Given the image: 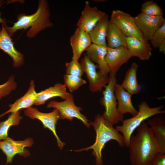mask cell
I'll use <instances>...</instances> for the list:
<instances>
[{
  "instance_id": "cell-1",
  "label": "cell",
  "mask_w": 165,
  "mask_h": 165,
  "mask_svg": "<svg viewBox=\"0 0 165 165\" xmlns=\"http://www.w3.org/2000/svg\"><path fill=\"white\" fill-rule=\"evenodd\" d=\"M137 129L130 137L128 148L130 162L132 165H149L160 152L159 145L146 122H143Z\"/></svg>"
},
{
  "instance_id": "cell-2",
  "label": "cell",
  "mask_w": 165,
  "mask_h": 165,
  "mask_svg": "<svg viewBox=\"0 0 165 165\" xmlns=\"http://www.w3.org/2000/svg\"><path fill=\"white\" fill-rule=\"evenodd\" d=\"M51 13L49 4L46 0H39L36 11L34 13L27 15L25 13L19 14L17 21L11 27L4 25L9 35L11 37L17 31L30 28L27 32L26 36L29 38L35 37L40 31L46 28L53 26V23L50 20Z\"/></svg>"
},
{
  "instance_id": "cell-3",
  "label": "cell",
  "mask_w": 165,
  "mask_h": 165,
  "mask_svg": "<svg viewBox=\"0 0 165 165\" xmlns=\"http://www.w3.org/2000/svg\"><path fill=\"white\" fill-rule=\"evenodd\" d=\"M90 123L94 127L96 133L94 143L90 146L74 151L80 152L92 149V154L95 158L96 165H103L102 151L105 144L113 140L116 141L119 146L123 147L125 146L123 137L113 125L104 119L102 115L98 114L94 121L90 122Z\"/></svg>"
},
{
  "instance_id": "cell-4",
  "label": "cell",
  "mask_w": 165,
  "mask_h": 165,
  "mask_svg": "<svg viewBox=\"0 0 165 165\" xmlns=\"http://www.w3.org/2000/svg\"><path fill=\"white\" fill-rule=\"evenodd\" d=\"M137 114L132 118L123 119L121 121V125L116 127L115 128L121 133L123 137L125 146L128 148L130 137L134 131L143 122L147 119L158 114H163L165 110H163V105L151 108L147 102L143 101L138 105Z\"/></svg>"
},
{
  "instance_id": "cell-5",
  "label": "cell",
  "mask_w": 165,
  "mask_h": 165,
  "mask_svg": "<svg viewBox=\"0 0 165 165\" xmlns=\"http://www.w3.org/2000/svg\"><path fill=\"white\" fill-rule=\"evenodd\" d=\"M116 73L110 72L109 81L103 91V97L100 100L101 105L103 106L105 111L102 115L107 122L114 126L123 119V115L118 112L117 102L114 94V87L116 83Z\"/></svg>"
},
{
  "instance_id": "cell-6",
  "label": "cell",
  "mask_w": 165,
  "mask_h": 165,
  "mask_svg": "<svg viewBox=\"0 0 165 165\" xmlns=\"http://www.w3.org/2000/svg\"><path fill=\"white\" fill-rule=\"evenodd\" d=\"M46 107L57 109L61 119L71 121L74 118H76L81 121L87 128L90 126L89 120L81 113L82 108L75 104L73 95L61 102L51 100L48 103Z\"/></svg>"
},
{
  "instance_id": "cell-7",
  "label": "cell",
  "mask_w": 165,
  "mask_h": 165,
  "mask_svg": "<svg viewBox=\"0 0 165 165\" xmlns=\"http://www.w3.org/2000/svg\"><path fill=\"white\" fill-rule=\"evenodd\" d=\"M80 63L88 80L90 90L94 93L101 91L102 88L108 83L109 76L99 71H97V66L92 61L86 54L81 59Z\"/></svg>"
},
{
  "instance_id": "cell-8",
  "label": "cell",
  "mask_w": 165,
  "mask_h": 165,
  "mask_svg": "<svg viewBox=\"0 0 165 165\" xmlns=\"http://www.w3.org/2000/svg\"><path fill=\"white\" fill-rule=\"evenodd\" d=\"M24 113L30 119L39 120L42 123L44 127L51 131L57 139L58 147L61 150L63 149L65 144L60 140L56 131L57 122L61 119L59 113L57 109H54L50 112L43 113L39 111L37 108L31 107L26 109Z\"/></svg>"
},
{
  "instance_id": "cell-9",
  "label": "cell",
  "mask_w": 165,
  "mask_h": 165,
  "mask_svg": "<svg viewBox=\"0 0 165 165\" xmlns=\"http://www.w3.org/2000/svg\"><path fill=\"white\" fill-rule=\"evenodd\" d=\"M110 20L115 24L127 37L146 40L138 29L134 17L128 13L119 10H113Z\"/></svg>"
},
{
  "instance_id": "cell-10",
  "label": "cell",
  "mask_w": 165,
  "mask_h": 165,
  "mask_svg": "<svg viewBox=\"0 0 165 165\" xmlns=\"http://www.w3.org/2000/svg\"><path fill=\"white\" fill-rule=\"evenodd\" d=\"M33 144V139L30 138L17 141L8 137L3 141H0V149L6 156V165L11 163L13 158L17 154L23 156H28L30 153L25 148L31 147Z\"/></svg>"
},
{
  "instance_id": "cell-11",
  "label": "cell",
  "mask_w": 165,
  "mask_h": 165,
  "mask_svg": "<svg viewBox=\"0 0 165 165\" xmlns=\"http://www.w3.org/2000/svg\"><path fill=\"white\" fill-rule=\"evenodd\" d=\"M134 19L138 29L148 41H150L156 31L165 22L163 16H149L141 13Z\"/></svg>"
},
{
  "instance_id": "cell-12",
  "label": "cell",
  "mask_w": 165,
  "mask_h": 165,
  "mask_svg": "<svg viewBox=\"0 0 165 165\" xmlns=\"http://www.w3.org/2000/svg\"><path fill=\"white\" fill-rule=\"evenodd\" d=\"M106 15L97 7H91L88 1L85 2L83 10L77 23V28L89 33L97 23Z\"/></svg>"
},
{
  "instance_id": "cell-13",
  "label": "cell",
  "mask_w": 165,
  "mask_h": 165,
  "mask_svg": "<svg viewBox=\"0 0 165 165\" xmlns=\"http://www.w3.org/2000/svg\"><path fill=\"white\" fill-rule=\"evenodd\" d=\"M132 57L133 56L127 47H107L105 61L110 72L116 73L121 66Z\"/></svg>"
},
{
  "instance_id": "cell-14",
  "label": "cell",
  "mask_w": 165,
  "mask_h": 165,
  "mask_svg": "<svg viewBox=\"0 0 165 165\" xmlns=\"http://www.w3.org/2000/svg\"><path fill=\"white\" fill-rule=\"evenodd\" d=\"M13 39L9 35L3 24L0 32V49L8 54L13 59L14 68H19L24 64V56L15 47Z\"/></svg>"
},
{
  "instance_id": "cell-15",
  "label": "cell",
  "mask_w": 165,
  "mask_h": 165,
  "mask_svg": "<svg viewBox=\"0 0 165 165\" xmlns=\"http://www.w3.org/2000/svg\"><path fill=\"white\" fill-rule=\"evenodd\" d=\"M70 42L72 50V59L77 61L92 44L89 33L78 28L71 37Z\"/></svg>"
},
{
  "instance_id": "cell-16",
  "label": "cell",
  "mask_w": 165,
  "mask_h": 165,
  "mask_svg": "<svg viewBox=\"0 0 165 165\" xmlns=\"http://www.w3.org/2000/svg\"><path fill=\"white\" fill-rule=\"evenodd\" d=\"M114 93L117 102V108L119 112L121 115L128 113L132 116L136 115L138 111L134 106L131 99L132 95L126 91L121 84H115Z\"/></svg>"
},
{
  "instance_id": "cell-17",
  "label": "cell",
  "mask_w": 165,
  "mask_h": 165,
  "mask_svg": "<svg viewBox=\"0 0 165 165\" xmlns=\"http://www.w3.org/2000/svg\"><path fill=\"white\" fill-rule=\"evenodd\" d=\"M127 47L133 57L142 61L148 60L152 55L151 45L146 40H142L135 37H126Z\"/></svg>"
},
{
  "instance_id": "cell-18",
  "label": "cell",
  "mask_w": 165,
  "mask_h": 165,
  "mask_svg": "<svg viewBox=\"0 0 165 165\" xmlns=\"http://www.w3.org/2000/svg\"><path fill=\"white\" fill-rule=\"evenodd\" d=\"M35 86L34 81L31 80L26 93L22 97L16 100L13 104L9 105V109L0 115V118L8 113L17 112L23 108L27 109L34 104L38 94V93L35 90Z\"/></svg>"
},
{
  "instance_id": "cell-19",
  "label": "cell",
  "mask_w": 165,
  "mask_h": 165,
  "mask_svg": "<svg viewBox=\"0 0 165 165\" xmlns=\"http://www.w3.org/2000/svg\"><path fill=\"white\" fill-rule=\"evenodd\" d=\"M72 95L67 91L64 84L57 83L54 86L38 93L34 104L36 105H43L47 100L56 97L65 100Z\"/></svg>"
},
{
  "instance_id": "cell-20",
  "label": "cell",
  "mask_w": 165,
  "mask_h": 165,
  "mask_svg": "<svg viewBox=\"0 0 165 165\" xmlns=\"http://www.w3.org/2000/svg\"><path fill=\"white\" fill-rule=\"evenodd\" d=\"M86 51L85 54L92 61L97 64L99 71L108 75L110 71L105 61L107 47L92 43Z\"/></svg>"
},
{
  "instance_id": "cell-21",
  "label": "cell",
  "mask_w": 165,
  "mask_h": 165,
  "mask_svg": "<svg viewBox=\"0 0 165 165\" xmlns=\"http://www.w3.org/2000/svg\"><path fill=\"white\" fill-rule=\"evenodd\" d=\"M160 148V152H165V116L158 114L149 119L147 123Z\"/></svg>"
},
{
  "instance_id": "cell-22",
  "label": "cell",
  "mask_w": 165,
  "mask_h": 165,
  "mask_svg": "<svg viewBox=\"0 0 165 165\" xmlns=\"http://www.w3.org/2000/svg\"><path fill=\"white\" fill-rule=\"evenodd\" d=\"M109 22L108 16L106 14L89 33L92 43L107 47L106 38Z\"/></svg>"
},
{
  "instance_id": "cell-23",
  "label": "cell",
  "mask_w": 165,
  "mask_h": 165,
  "mask_svg": "<svg viewBox=\"0 0 165 165\" xmlns=\"http://www.w3.org/2000/svg\"><path fill=\"white\" fill-rule=\"evenodd\" d=\"M126 37L121 30L109 20L106 38L107 47L112 48L121 46L127 47Z\"/></svg>"
},
{
  "instance_id": "cell-24",
  "label": "cell",
  "mask_w": 165,
  "mask_h": 165,
  "mask_svg": "<svg viewBox=\"0 0 165 165\" xmlns=\"http://www.w3.org/2000/svg\"><path fill=\"white\" fill-rule=\"evenodd\" d=\"M138 67L136 63H132L130 68L127 72L121 84L123 88L132 95L138 94L141 89V86L138 83L137 78Z\"/></svg>"
},
{
  "instance_id": "cell-25",
  "label": "cell",
  "mask_w": 165,
  "mask_h": 165,
  "mask_svg": "<svg viewBox=\"0 0 165 165\" xmlns=\"http://www.w3.org/2000/svg\"><path fill=\"white\" fill-rule=\"evenodd\" d=\"M22 118L19 111L11 113L6 120L0 122V141L8 137V133L9 128L13 126L18 125Z\"/></svg>"
},
{
  "instance_id": "cell-26",
  "label": "cell",
  "mask_w": 165,
  "mask_h": 165,
  "mask_svg": "<svg viewBox=\"0 0 165 165\" xmlns=\"http://www.w3.org/2000/svg\"><path fill=\"white\" fill-rule=\"evenodd\" d=\"M141 13L148 15L163 16V11L161 8L157 3L152 0H148L143 3L141 5Z\"/></svg>"
},
{
  "instance_id": "cell-27",
  "label": "cell",
  "mask_w": 165,
  "mask_h": 165,
  "mask_svg": "<svg viewBox=\"0 0 165 165\" xmlns=\"http://www.w3.org/2000/svg\"><path fill=\"white\" fill-rule=\"evenodd\" d=\"M64 85L71 92H73L86 83V81L81 77L67 74L64 75Z\"/></svg>"
},
{
  "instance_id": "cell-28",
  "label": "cell",
  "mask_w": 165,
  "mask_h": 165,
  "mask_svg": "<svg viewBox=\"0 0 165 165\" xmlns=\"http://www.w3.org/2000/svg\"><path fill=\"white\" fill-rule=\"evenodd\" d=\"M17 84L13 75L9 77L4 83L0 85V99L9 94L17 87Z\"/></svg>"
},
{
  "instance_id": "cell-29",
  "label": "cell",
  "mask_w": 165,
  "mask_h": 165,
  "mask_svg": "<svg viewBox=\"0 0 165 165\" xmlns=\"http://www.w3.org/2000/svg\"><path fill=\"white\" fill-rule=\"evenodd\" d=\"M66 67V74L81 77L84 72L82 69L80 63L78 61L72 59L65 64Z\"/></svg>"
},
{
  "instance_id": "cell-30",
  "label": "cell",
  "mask_w": 165,
  "mask_h": 165,
  "mask_svg": "<svg viewBox=\"0 0 165 165\" xmlns=\"http://www.w3.org/2000/svg\"><path fill=\"white\" fill-rule=\"evenodd\" d=\"M165 39V22L155 32L150 40L152 46L158 48L161 42Z\"/></svg>"
},
{
  "instance_id": "cell-31",
  "label": "cell",
  "mask_w": 165,
  "mask_h": 165,
  "mask_svg": "<svg viewBox=\"0 0 165 165\" xmlns=\"http://www.w3.org/2000/svg\"><path fill=\"white\" fill-rule=\"evenodd\" d=\"M149 165H165V152H159L157 153Z\"/></svg>"
},
{
  "instance_id": "cell-32",
  "label": "cell",
  "mask_w": 165,
  "mask_h": 165,
  "mask_svg": "<svg viewBox=\"0 0 165 165\" xmlns=\"http://www.w3.org/2000/svg\"><path fill=\"white\" fill-rule=\"evenodd\" d=\"M6 2L4 0H0V8H1L3 5ZM7 25L6 22L4 18H1V13H0V32L1 30V28L0 27V24Z\"/></svg>"
},
{
  "instance_id": "cell-33",
  "label": "cell",
  "mask_w": 165,
  "mask_h": 165,
  "mask_svg": "<svg viewBox=\"0 0 165 165\" xmlns=\"http://www.w3.org/2000/svg\"><path fill=\"white\" fill-rule=\"evenodd\" d=\"M158 48L160 52H163L165 53V39L164 40L160 45Z\"/></svg>"
}]
</instances>
